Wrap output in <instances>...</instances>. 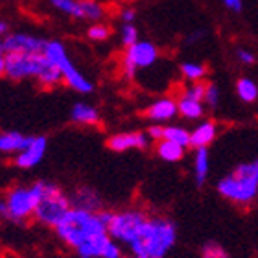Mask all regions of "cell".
<instances>
[{
	"label": "cell",
	"instance_id": "obj_30",
	"mask_svg": "<svg viewBox=\"0 0 258 258\" xmlns=\"http://www.w3.org/2000/svg\"><path fill=\"white\" fill-rule=\"evenodd\" d=\"M236 57L238 61L242 64H247V67H251V64H254V61H256V55L251 52V50L247 48H238L236 50Z\"/></svg>",
	"mask_w": 258,
	"mask_h": 258
},
{
	"label": "cell",
	"instance_id": "obj_21",
	"mask_svg": "<svg viewBox=\"0 0 258 258\" xmlns=\"http://www.w3.org/2000/svg\"><path fill=\"white\" fill-rule=\"evenodd\" d=\"M177 105L179 116H183L184 120H192V122H199L205 116V113H207L205 102H198V100H188V98L179 96Z\"/></svg>",
	"mask_w": 258,
	"mask_h": 258
},
{
	"label": "cell",
	"instance_id": "obj_25",
	"mask_svg": "<svg viewBox=\"0 0 258 258\" xmlns=\"http://www.w3.org/2000/svg\"><path fill=\"white\" fill-rule=\"evenodd\" d=\"M87 37L94 43H103L111 37V28L103 22H92V26H89V30H87Z\"/></svg>",
	"mask_w": 258,
	"mask_h": 258
},
{
	"label": "cell",
	"instance_id": "obj_2",
	"mask_svg": "<svg viewBox=\"0 0 258 258\" xmlns=\"http://www.w3.org/2000/svg\"><path fill=\"white\" fill-rule=\"evenodd\" d=\"M4 76L8 80H35L44 89L57 87L63 81L61 70L46 52H10L4 57Z\"/></svg>",
	"mask_w": 258,
	"mask_h": 258
},
{
	"label": "cell",
	"instance_id": "obj_6",
	"mask_svg": "<svg viewBox=\"0 0 258 258\" xmlns=\"http://www.w3.org/2000/svg\"><path fill=\"white\" fill-rule=\"evenodd\" d=\"M44 52H46V55H48L50 59L54 61L55 67L61 70L63 81L72 89V91L80 92V94H91V92L94 91L92 81L89 80L87 76L81 74L80 70H78V67L72 63V59H70L69 54H67V48L63 46V43H59V41H48Z\"/></svg>",
	"mask_w": 258,
	"mask_h": 258
},
{
	"label": "cell",
	"instance_id": "obj_16",
	"mask_svg": "<svg viewBox=\"0 0 258 258\" xmlns=\"http://www.w3.org/2000/svg\"><path fill=\"white\" fill-rule=\"evenodd\" d=\"M218 124L214 120H199L198 125L190 129V148H209L218 137Z\"/></svg>",
	"mask_w": 258,
	"mask_h": 258
},
{
	"label": "cell",
	"instance_id": "obj_33",
	"mask_svg": "<svg viewBox=\"0 0 258 258\" xmlns=\"http://www.w3.org/2000/svg\"><path fill=\"white\" fill-rule=\"evenodd\" d=\"M223 6H225L227 10L234 11V13H240L243 8V0H221Z\"/></svg>",
	"mask_w": 258,
	"mask_h": 258
},
{
	"label": "cell",
	"instance_id": "obj_5",
	"mask_svg": "<svg viewBox=\"0 0 258 258\" xmlns=\"http://www.w3.org/2000/svg\"><path fill=\"white\" fill-rule=\"evenodd\" d=\"M39 190V203L35 209V220L41 221L43 225L54 227L64 218V214L72 209L70 198H67L63 190L57 184L50 181H37L35 183Z\"/></svg>",
	"mask_w": 258,
	"mask_h": 258
},
{
	"label": "cell",
	"instance_id": "obj_26",
	"mask_svg": "<svg viewBox=\"0 0 258 258\" xmlns=\"http://www.w3.org/2000/svg\"><path fill=\"white\" fill-rule=\"evenodd\" d=\"M139 39V28L135 26V22H124L122 28H120V43L124 44L125 48L135 44Z\"/></svg>",
	"mask_w": 258,
	"mask_h": 258
},
{
	"label": "cell",
	"instance_id": "obj_8",
	"mask_svg": "<svg viewBox=\"0 0 258 258\" xmlns=\"http://www.w3.org/2000/svg\"><path fill=\"white\" fill-rule=\"evenodd\" d=\"M39 203V190L35 183L30 186H15L11 188L6 196V205H8V214L10 221L22 223L26 221L30 216L35 214Z\"/></svg>",
	"mask_w": 258,
	"mask_h": 258
},
{
	"label": "cell",
	"instance_id": "obj_32",
	"mask_svg": "<svg viewBox=\"0 0 258 258\" xmlns=\"http://www.w3.org/2000/svg\"><path fill=\"white\" fill-rule=\"evenodd\" d=\"M120 19H122V24H124V22H135L137 11H135L133 8H124V10L120 11Z\"/></svg>",
	"mask_w": 258,
	"mask_h": 258
},
{
	"label": "cell",
	"instance_id": "obj_3",
	"mask_svg": "<svg viewBox=\"0 0 258 258\" xmlns=\"http://www.w3.org/2000/svg\"><path fill=\"white\" fill-rule=\"evenodd\" d=\"M177 243V225L166 216H150L140 227L135 242L129 245V254L142 258H166Z\"/></svg>",
	"mask_w": 258,
	"mask_h": 258
},
{
	"label": "cell",
	"instance_id": "obj_36",
	"mask_svg": "<svg viewBox=\"0 0 258 258\" xmlns=\"http://www.w3.org/2000/svg\"><path fill=\"white\" fill-rule=\"evenodd\" d=\"M122 258H142V256H135V254H129V256H122Z\"/></svg>",
	"mask_w": 258,
	"mask_h": 258
},
{
	"label": "cell",
	"instance_id": "obj_1",
	"mask_svg": "<svg viewBox=\"0 0 258 258\" xmlns=\"http://www.w3.org/2000/svg\"><path fill=\"white\" fill-rule=\"evenodd\" d=\"M111 214L109 210L92 212L72 207L55 225V232L80 258H122V245L107 229Z\"/></svg>",
	"mask_w": 258,
	"mask_h": 258
},
{
	"label": "cell",
	"instance_id": "obj_11",
	"mask_svg": "<svg viewBox=\"0 0 258 258\" xmlns=\"http://www.w3.org/2000/svg\"><path fill=\"white\" fill-rule=\"evenodd\" d=\"M46 150H48L46 137H43V135L28 137L26 146L15 155V166L21 170H32V168L39 166L46 155Z\"/></svg>",
	"mask_w": 258,
	"mask_h": 258
},
{
	"label": "cell",
	"instance_id": "obj_22",
	"mask_svg": "<svg viewBox=\"0 0 258 258\" xmlns=\"http://www.w3.org/2000/svg\"><path fill=\"white\" fill-rule=\"evenodd\" d=\"M28 137L19 131H4L0 133V153H19L26 146Z\"/></svg>",
	"mask_w": 258,
	"mask_h": 258
},
{
	"label": "cell",
	"instance_id": "obj_28",
	"mask_svg": "<svg viewBox=\"0 0 258 258\" xmlns=\"http://www.w3.org/2000/svg\"><path fill=\"white\" fill-rule=\"evenodd\" d=\"M221 102V91L220 87L212 83V81H207V92H205V105L207 109H218Z\"/></svg>",
	"mask_w": 258,
	"mask_h": 258
},
{
	"label": "cell",
	"instance_id": "obj_10",
	"mask_svg": "<svg viewBox=\"0 0 258 258\" xmlns=\"http://www.w3.org/2000/svg\"><path fill=\"white\" fill-rule=\"evenodd\" d=\"M59 13L78 21L100 22L105 17V8L98 0H48Z\"/></svg>",
	"mask_w": 258,
	"mask_h": 258
},
{
	"label": "cell",
	"instance_id": "obj_19",
	"mask_svg": "<svg viewBox=\"0 0 258 258\" xmlns=\"http://www.w3.org/2000/svg\"><path fill=\"white\" fill-rule=\"evenodd\" d=\"M70 203H72V207L92 210V212H100L102 210V198L98 196L96 190L92 188H78L72 194Z\"/></svg>",
	"mask_w": 258,
	"mask_h": 258
},
{
	"label": "cell",
	"instance_id": "obj_27",
	"mask_svg": "<svg viewBox=\"0 0 258 258\" xmlns=\"http://www.w3.org/2000/svg\"><path fill=\"white\" fill-rule=\"evenodd\" d=\"M205 92H207V81H198V83H190V85L184 87L181 96L188 98V100L205 102Z\"/></svg>",
	"mask_w": 258,
	"mask_h": 258
},
{
	"label": "cell",
	"instance_id": "obj_7",
	"mask_svg": "<svg viewBox=\"0 0 258 258\" xmlns=\"http://www.w3.org/2000/svg\"><path fill=\"white\" fill-rule=\"evenodd\" d=\"M146 218H148V214H146L144 210H139V209H125V210H118V212H113L107 225L109 234L120 245L129 247L135 242L140 227L144 225Z\"/></svg>",
	"mask_w": 258,
	"mask_h": 258
},
{
	"label": "cell",
	"instance_id": "obj_24",
	"mask_svg": "<svg viewBox=\"0 0 258 258\" xmlns=\"http://www.w3.org/2000/svg\"><path fill=\"white\" fill-rule=\"evenodd\" d=\"M179 70H181V76L188 83L203 81L205 76H207V67L203 63H198V61H184V63H181Z\"/></svg>",
	"mask_w": 258,
	"mask_h": 258
},
{
	"label": "cell",
	"instance_id": "obj_34",
	"mask_svg": "<svg viewBox=\"0 0 258 258\" xmlns=\"http://www.w3.org/2000/svg\"><path fill=\"white\" fill-rule=\"evenodd\" d=\"M0 218L10 221V214H8V205H6V199H0Z\"/></svg>",
	"mask_w": 258,
	"mask_h": 258
},
{
	"label": "cell",
	"instance_id": "obj_17",
	"mask_svg": "<svg viewBox=\"0 0 258 258\" xmlns=\"http://www.w3.org/2000/svg\"><path fill=\"white\" fill-rule=\"evenodd\" d=\"M192 173H194V183L198 186H205L210 177V155L209 148H198L194 150L192 159Z\"/></svg>",
	"mask_w": 258,
	"mask_h": 258
},
{
	"label": "cell",
	"instance_id": "obj_18",
	"mask_svg": "<svg viewBox=\"0 0 258 258\" xmlns=\"http://www.w3.org/2000/svg\"><path fill=\"white\" fill-rule=\"evenodd\" d=\"M70 120L78 125H96L100 122V111L85 102H76L70 109Z\"/></svg>",
	"mask_w": 258,
	"mask_h": 258
},
{
	"label": "cell",
	"instance_id": "obj_14",
	"mask_svg": "<svg viewBox=\"0 0 258 258\" xmlns=\"http://www.w3.org/2000/svg\"><path fill=\"white\" fill-rule=\"evenodd\" d=\"M144 116L153 124H170L175 116H179L177 100L172 96H162L150 103L144 111Z\"/></svg>",
	"mask_w": 258,
	"mask_h": 258
},
{
	"label": "cell",
	"instance_id": "obj_13",
	"mask_svg": "<svg viewBox=\"0 0 258 258\" xmlns=\"http://www.w3.org/2000/svg\"><path fill=\"white\" fill-rule=\"evenodd\" d=\"M48 41L43 37H37L33 33L15 32L6 33L4 37V54L10 52H44Z\"/></svg>",
	"mask_w": 258,
	"mask_h": 258
},
{
	"label": "cell",
	"instance_id": "obj_35",
	"mask_svg": "<svg viewBox=\"0 0 258 258\" xmlns=\"http://www.w3.org/2000/svg\"><path fill=\"white\" fill-rule=\"evenodd\" d=\"M205 35V32H194L192 35H190L188 39H186V44H196V43H199V39L203 37Z\"/></svg>",
	"mask_w": 258,
	"mask_h": 258
},
{
	"label": "cell",
	"instance_id": "obj_4",
	"mask_svg": "<svg viewBox=\"0 0 258 258\" xmlns=\"http://www.w3.org/2000/svg\"><path fill=\"white\" fill-rule=\"evenodd\" d=\"M216 192L236 207H249L258 201V159L240 162L216 183Z\"/></svg>",
	"mask_w": 258,
	"mask_h": 258
},
{
	"label": "cell",
	"instance_id": "obj_9",
	"mask_svg": "<svg viewBox=\"0 0 258 258\" xmlns=\"http://www.w3.org/2000/svg\"><path fill=\"white\" fill-rule=\"evenodd\" d=\"M159 59V48L150 41H137L135 44L127 46L124 54V74L127 78H135V74L142 69H150Z\"/></svg>",
	"mask_w": 258,
	"mask_h": 258
},
{
	"label": "cell",
	"instance_id": "obj_20",
	"mask_svg": "<svg viewBox=\"0 0 258 258\" xmlns=\"http://www.w3.org/2000/svg\"><path fill=\"white\" fill-rule=\"evenodd\" d=\"M186 150H188V148H184V146H181V144H175L172 140H159V142H155L157 157L164 162L183 161L184 155H186Z\"/></svg>",
	"mask_w": 258,
	"mask_h": 258
},
{
	"label": "cell",
	"instance_id": "obj_31",
	"mask_svg": "<svg viewBox=\"0 0 258 258\" xmlns=\"http://www.w3.org/2000/svg\"><path fill=\"white\" fill-rule=\"evenodd\" d=\"M8 33V24L0 21V74H4V37Z\"/></svg>",
	"mask_w": 258,
	"mask_h": 258
},
{
	"label": "cell",
	"instance_id": "obj_12",
	"mask_svg": "<svg viewBox=\"0 0 258 258\" xmlns=\"http://www.w3.org/2000/svg\"><path fill=\"white\" fill-rule=\"evenodd\" d=\"M153 140L150 139L148 131H124L114 133L107 139V148L116 153H124L131 150H148Z\"/></svg>",
	"mask_w": 258,
	"mask_h": 258
},
{
	"label": "cell",
	"instance_id": "obj_29",
	"mask_svg": "<svg viewBox=\"0 0 258 258\" xmlns=\"http://www.w3.org/2000/svg\"><path fill=\"white\" fill-rule=\"evenodd\" d=\"M201 258H231L218 242H207L201 249Z\"/></svg>",
	"mask_w": 258,
	"mask_h": 258
},
{
	"label": "cell",
	"instance_id": "obj_23",
	"mask_svg": "<svg viewBox=\"0 0 258 258\" xmlns=\"http://www.w3.org/2000/svg\"><path fill=\"white\" fill-rule=\"evenodd\" d=\"M236 94L243 103H254L258 100V85L251 78H240L236 81Z\"/></svg>",
	"mask_w": 258,
	"mask_h": 258
},
{
	"label": "cell",
	"instance_id": "obj_15",
	"mask_svg": "<svg viewBox=\"0 0 258 258\" xmlns=\"http://www.w3.org/2000/svg\"><path fill=\"white\" fill-rule=\"evenodd\" d=\"M153 142L159 140H172L175 144L190 148V129L177 124H151L146 129Z\"/></svg>",
	"mask_w": 258,
	"mask_h": 258
}]
</instances>
